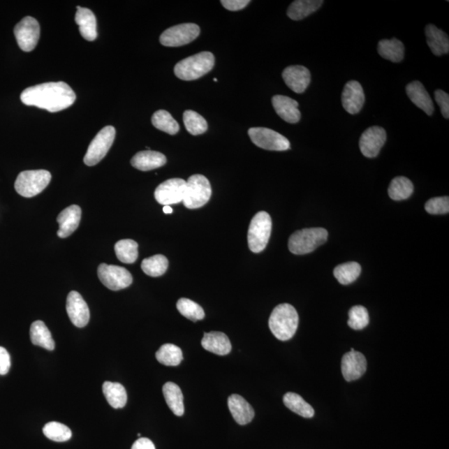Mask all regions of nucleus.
I'll return each instance as SVG.
<instances>
[{
  "mask_svg": "<svg viewBox=\"0 0 449 449\" xmlns=\"http://www.w3.org/2000/svg\"><path fill=\"white\" fill-rule=\"evenodd\" d=\"M20 99L25 105L57 112L72 106L76 94L66 82H50L24 89Z\"/></svg>",
  "mask_w": 449,
  "mask_h": 449,
  "instance_id": "obj_1",
  "label": "nucleus"
},
{
  "mask_svg": "<svg viewBox=\"0 0 449 449\" xmlns=\"http://www.w3.org/2000/svg\"><path fill=\"white\" fill-rule=\"evenodd\" d=\"M299 325V316L290 304H281L273 309L269 319V327L279 341H289L294 337Z\"/></svg>",
  "mask_w": 449,
  "mask_h": 449,
  "instance_id": "obj_2",
  "label": "nucleus"
},
{
  "mask_svg": "<svg viewBox=\"0 0 449 449\" xmlns=\"http://www.w3.org/2000/svg\"><path fill=\"white\" fill-rule=\"evenodd\" d=\"M214 64V55L211 52H202L178 62L174 73L182 80L193 81L210 72Z\"/></svg>",
  "mask_w": 449,
  "mask_h": 449,
  "instance_id": "obj_3",
  "label": "nucleus"
},
{
  "mask_svg": "<svg viewBox=\"0 0 449 449\" xmlns=\"http://www.w3.org/2000/svg\"><path fill=\"white\" fill-rule=\"evenodd\" d=\"M327 239L328 232L324 228L303 229L290 235L288 246L295 255H306L323 245Z\"/></svg>",
  "mask_w": 449,
  "mask_h": 449,
  "instance_id": "obj_4",
  "label": "nucleus"
},
{
  "mask_svg": "<svg viewBox=\"0 0 449 449\" xmlns=\"http://www.w3.org/2000/svg\"><path fill=\"white\" fill-rule=\"evenodd\" d=\"M51 179V173L46 170H30L19 174L15 189L22 197L34 198L49 186Z\"/></svg>",
  "mask_w": 449,
  "mask_h": 449,
  "instance_id": "obj_5",
  "label": "nucleus"
},
{
  "mask_svg": "<svg viewBox=\"0 0 449 449\" xmlns=\"http://www.w3.org/2000/svg\"><path fill=\"white\" fill-rule=\"evenodd\" d=\"M272 221L267 212H260L252 218L247 240L250 250L254 253L263 251L272 234Z\"/></svg>",
  "mask_w": 449,
  "mask_h": 449,
  "instance_id": "obj_6",
  "label": "nucleus"
},
{
  "mask_svg": "<svg viewBox=\"0 0 449 449\" xmlns=\"http://www.w3.org/2000/svg\"><path fill=\"white\" fill-rule=\"evenodd\" d=\"M212 194L210 182L203 175H193L186 182L183 204L186 208L203 207L210 200Z\"/></svg>",
  "mask_w": 449,
  "mask_h": 449,
  "instance_id": "obj_7",
  "label": "nucleus"
},
{
  "mask_svg": "<svg viewBox=\"0 0 449 449\" xmlns=\"http://www.w3.org/2000/svg\"><path fill=\"white\" fill-rule=\"evenodd\" d=\"M116 136V130L112 126H107L96 135L87 151L84 162L87 165L93 167L105 158L112 146Z\"/></svg>",
  "mask_w": 449,
  "mask_h": 449,
  "instance_id": "obj_8",
  "label": "nucleus"
},
{
  "mask_svg": "<svg viewBox=\"0 0 449 449\" xmlns=\"http://www.w3.org/2000/svg\"><path fill=\"white\" fill-rule=\"evenodd\" d=\"M248 134L256 146L268 151H287L290 143L283 135L267 128H252Z\"/></svg>",
  "mask_w": 449,
  "mask_h": 449,
  "instance_id": "obj_9",
  "label": "nucleus"
},
{
  "mask_svg": "<svg viewBox=\"0 0 449 449\" xmlns=\"http://www.w3.org/2000/svg\"><path fill=\"white\" fill-rule=\"evenodd\" d=\"M98 274L100 281L111 290L125 289L133 283V277L128 270L117 265L103 263L98 267Z\"/></svg>",
  "mask_w": 449,
  "mask_h": 449,
  "instance_id": "obj_10",
  "label": "nucleus"
},
{
  "mask_svg": "<svg viewBox=\"0 0 449 449\" xmlns=\"http://www.w3.org/2000/svg\"><path fill=\"white\" fill-rule=\"evenodd\" d=\"M200 31L199 26L195 24H178L165 30L160 37V43L167 47L189 45L199 36Z\"/></svg>",
  "mask_w": 449,
  "mask_h": 449,
  "instance_id": "obj_11",
  "label": "nucleus"
},
{
  "mask_svg": "<svg viewBox=\"0 0 449 449\" xmlns=\"http://www.w3.org/2000/svg\"><path fill=\"white\" fill-rule=\"evenodd\" d=\"M14 33L21 50L31 52L41 37V26L33 17L27 16L15 25Z\"/></svg>",
  "mask_w": 449,
  "mask_h": 449,
  "instance_id": "obj_12",
  "label": "nucleus"
},
{
  "mask_svg": "<svg viewBox=\"0 0 449 449\" xmlns=\"http://www.w3.org/2000/svg\"><path fill=\"white\" fill-rule=\"evenodd\" d=\"M186 182L181 178H172L160 184L155 190L154 197L161 205L170 206L183 202Z\"/></svg>",
  "mask_w": 449,
  "mask_h": 449,
  "instance_id": "obj_13",
  "label": "nucleus"
},
{
  "mask_svg": "<svg viewBox=\"0 0 449 449\" xmlns=\"http://www.w3.org/2000/svg\"><path fill=\"white\" fill-rule=\"evenodd\" d=\"M387 140L385 130L374 126L366 129L360 139V149L366 158L374 159L381 152Z\"/></svg>",
  "mask_w": 449,
  "mask_h": 449,
  "instance_id": "obj_14",
  "label": "nucleus"
},
{
  "mask_svg": "<svg viewBox=\"0 0 449 449\" xmlns=\"http://www.w3.org/2000/svg\"><path fill=\"white\" fill-rule=\"evenodd\" d=\"M367 369V360L362 353L351 348L343 356L341 370L346 381H355L364 376Z\"/></svg>",
  "mask_w": 449,
  "mask_h": 449,
  "instance_id": "obj_15",
  "label": "nucleus"
},
{
  "mask_svg": "<svg viewBox=\"0 0 449 449\" xmlns=\"http://www.w3.org/2000/svg\"><path fill=\"white\" fill-rule=\"evenodd\" d=\"M66 309L69 319L78 328H82V327L89 324L90 319L89 308L78 292L71 291L68 294Z\"/></svg>",
  "mask_w": 449,
  "mask_h": 449,
  "instance_id": "obj_16",
  "label": "nucleus"
},
{
  "mask_svg": "<svg viewBox=\"0 0 449 449\" xmlns=\"http://www.w3.org/2000/svg\"><path fill=\"white\" fill-rule=\"evenodd\" d=\"M342 104L350 115H357L363 108L365 102L364 89L357 81L348 82L342 93Z\"/></svg>",
  "mask_w": 449,
  "mask_h": 449,
  "instance_id": "obj_17",
  "label": "nucleus"
},
{
  "mask_svg": "<svg viewBox=\"0 0 449 449\" xmlns=\"http://www.w3.org/2000/svg\"><path fill=\"white\" fill-rule=\"evenodd\" d=\"M286 84L296 94H302L311 84V75L309 69L300 65L287 67L282 73Z\"/></svg>",
  "mask_w": 449,
  "mask_h": 449,
  "instance_id": "obj_18",
  "label": "nucleus"
},
{
  "mask_svg": "<svg viewBox=\"0 0 449 449\" xmlns=\"http://www.w3.org/2000/svg\"><path fill=\"white\" fill-rule=\"evenodd\" d=\"M272 105L278 116L288 124H297L302 117V113L298 109V102L286 96H274Z\"/></svg>",
  "mask_w": 449,
  "mask_h": 449,
  "instance_id": "obj_19",
  "label": "nucleus"
},
{
  "mask_svg": "<svg viewBox=\"0 0 449 449\" xmlns=\"http://www.w3.org/2000/svg\"><path fill=\"white\" fill-rule=\"evenodd\" d=\"M82 210L77 205L64 209L61 212L57 221L59 222V229L58 235L60 238H67L72 235L80 226Z\"/></svg>",
  "mask_w": 449,
  "mask_h": 449,
  "instance_id": "obj_20",
  "label": "nucleus"
},
{
  "mask_svg": "<svg viewBox=\"0 0 449 449\" xmlns=\"http://www.w3.org/2000/svg\"><path fill=\"white\" fill-rule=\"evenodd\" d=\"M228 407L234 420L240 425L249 424L254 418V409L241 395H230L228 398Z\"/></svg>",
  "mask_w": 449,
  "mask_h": 449,
  "instance_id": "obj_21",
  "label": "nucleus"
},
{
  "mask_svg": "<svg viewBox=\"0 0 449 449\" xmlns=\"http://www.w3.org/2000/svg\"><path fill=\"white\" fill-rule=\"evenodd\" d=\"M167 163V158L161 152L155 151H142L138 152L131 160L133 167L142 172L152 171L163 167Z\"/></svg>",
  "mask_w": 449,
  "mask_h": 449,
  "instance_id": "obj_22",
  "label": "nucleus"
},
{
  "mask_svg": "<svg viewBox=\"0 0 449 449\" xmlns=\"http://www.w3.org/2000/svg\"><path fill=\"white\" fill-rule=\"evenodd\" d=\"M202 346L205 350L217 355H228L233 348L228 335L219 331L205 333Z\"/></svg>",
  "mask_w": 449,
  "mask_h": 449,
  "instance_id": "obj_23",
  "label": "nucleus"
},
{
  "mask_svg": "<svg viewBox=\"0 0 449 449\" xmlns=\"http://www.w3.org/2000/svg\"><path fill=\"white\" fill-rule=\"evenodd\" d=\"M406 93L412 103L431 116L434 111L433 101L425 86L420 82L413 81L406 86Z\"/></svg>",
  "mask_w": 449,
  "mask_h": 449,
  "instance_id": "obj_24",
  "label": "nucleus"
},
{
  "mask_svg": "<svg viewBox=\"0 0 449 449\" xmlns=\"http://www.w3.org/2000/svg\"><path fill=\"white\" fill-rule=\"evenodd\" d=\"M75 21L82 38L88 41H94L98 37L97 20L89 8L77 7Z\"/></svg>",
  "mask_w": 449,
  "mask_h": 449,
  "instance_id": "obj_25",
  "label": "nucleus"
},
{
  "mask_svg": "<svg viewBox=\"0 0 449 449\" xmlns=\"http://www.w3.org/2000/svg\"><path fill=\"white\" fill-rule=\"evenodd\" d=\"M425 36L427 43L434 55L439 57L449 53V38L443 30L434 24H429L425 28Z\"/></svg>",
  "mask_w": 449,
  "mask_h": 449,
  "instance_id": "obj_26",
  "label": "nucleus"
},
{
  "mask_svg": "<svg viewBox=\"0 0 449 449\" xmlns=\"http://www.w3.org/2000/svg\"><path fill=\"white\" fill-rule=\"evenodd\" d=\"M322 0H296L288 8L287 15L292 20H302L321 7Z\"/></svg>",
  "mask_w": 449,
  "mask_h": 449,
  "instance_id": "obj_27",
  "label": "nucleus"
},
{
  "mask_svg": "<svg viewBox=\"0 0 449 449\" xmlns=\"http://www.w3.org/2000/svg\"><path fill=\"white\" fill-rule=\"evenodd\" d=\"M404 43L395 38L383 39L378 42V54L383 59L390 60L393 63H399L404 59Z\"/></svg>",
  "mask_w": 449,
  "mask_h": 449,
  "instance_id": "obj_28",
  "label": "nucleus"
},
{
  "mask_svg": "<svg viewBox=\"0 0 449 449\" xmlns=\"http://www.w3.org/2000/svg\"><path fill=\"white\" fill-rule=\"evenodd\" d=\"M30 339L34 346H41L47 351H54L55 343L49 329L41 321H34L30 327Z\"/></svg>",
  "mask_w": 449,
  "mask_h": 449,
  "instance_id": "obj_29",
  "label": "nucleus"
},
{
  "mask_svg": "<svg viewBox=\"0 0 449 449\" xmlns=\"http://www.w3.org/2000/svg\"><path fill=\"white\" fill-rule=\"evenodd\" d=\"M163 392L165 402L172 412L177 416H182L185 408L180 387L172 382H168L163 385Z\"/></svg>",
  "mask_w": 449,
  "mask_h": 449,
  "instance_id": "obj_30",
  "label": "nucleus"
},
{
  "mask_svg": "<svg viewBox=\"0 0 449 449\" xmlns=\"http://www.w3.org/2000/svg\"><path fill=\"white\" fill-rule=\"evenodd\" d=\"M103 392L108 403L115 408L125 407L128 395L124 385L119 383L106 381L103 385Z\"/></svg>",
  "mask_w": 449,
  "mask_h": 449,
  "instance_id": "obj_31",
  "label": "nucleus"
},
{
  "mask_svg": "<svg viewBox=\"0 0 449 449\" xmlns=\"http://www.w3.org/2000/svg\"><path fill=\"white\" fill-rule=\"evenodd\" d=\"M283 401L288 408L290 409L292 412L299 414L300 416L311 418L315 415V411L311 405L306 402L302 397L297 394L290 392V393L285 395Z\"/></svg>",
  "mask_w": 449,
  "mask_h": 449,
  "instance_id": "obj_32",
  "label": "nucleus"
},
{
  "mask_svg": "<svg viewBox=\"0 0 449 449\" xmlns=\"http://www.w3.org/2000/svg\"><path fill=\"white\" fill-rule=\"evenodd\" d=\"M116 256L121 263L133 264L138 257V244L133 240H121L115 244Z\"/></svg>",
  "mask_w": 449,
  "mask_h": 449,
  "instance_id": "obj_33",
  "label": "nucleus"
},
{
  "mask_svg": "<svg viewBox=\"0 0 449 449\" xmlns=\"http://www.w3.org/2000/svg\"><path fill=\"white\" fill-rule=\"evenodd\" d=\"M156 358L165 366H177L183 360L181 348L175 344H165L156 353Z\"/></svg>",
  "mask_w": 449,
  "mask_h": 449,
  "instance_id": "obj_34",
  "label": "nucleus"
},
{
  "mask_svg": "<svg viewBox=\"0 0 449 449\" xmlns=\"http://www.w3.org/2000/svg\"><path fill=\"white\" fill-rule=\"evenodd\" d=\"M413 193V183L407 177H397L390 182L389 187V196L392 200H406L408 198H411Z\"/></svg>",
  "mask_w": 449,
  "mask_h": 449,
  "instance_id": "obj_35",
  "label": "nucleus"
},
{
  "mask_svg": "<svg viewBox=\"0 0 449 449\" xmlns=\"http://www.w3.org/2000/svg\"><path fill=\"white\" fill-rule=\"evenodd\" d=\"M143 272L152 277L163 276L168 268V260L163 255H156L144 259L141 265Z\"/></svg>",
  "mask_w": 449,
  "mask_h": 449,
  "instance_id": "obj_36",
  "label": "nucleus"
},
{
  "mask_svg": "<svg viewBox=\"0 0 449 449\" xmlns=\"http://www.w3.org/2000/svg\"><path fill=\"white\" fill-rule=\"evenodd\" d=\"M152 124L160 131L170 135H175L179 132L180 126L168 111H156L152 117Z\"/></svg>",
  "mask_w": 449,
  "mask_h": 449,
  "instance_id": "obj_37",
  "label": "nucleus"
},
{
  "mask_svg": "<svg viewBox=\"0 0 449 449\" xmlns=\"http://www.w3.org/2000/svg\"><path fill=\"white\" fill-rule=\"evenodd\" d=\"M361 273V267L357 263H348L338 265L334 270V276L341 285H350L355 281Z\"/></svg>",
  "mask_w": 449,
  "mask_h": 449,
  "instance_id": "obj_38",
  "label": "nucleus"
},
{
  "mask_svg": "<svg viewBox=\"0 0 449 449\" xmlns=\"http://www.w3.org/2000/svg\"><path fill=\"white\" fill-rule=\"evenodd\" d=\"M183 122L187 132L198 136L207 132L208 125L206 119L197 112L193 110H186L183 113Z\"/></svg>",
  "mask_w": 449,
  "mask_h": 449,
  "instance_id": "obj_39",
  "label": "nucleus"
},
{
  "mask_svg": "<svg viewBox=\"0 0 449 449\" xmlns=\"http://www.w3.org/2000/svg\"><path fill=\"white\" fill-rule=\"evenodd\" d=\"M177 308L182 315L193 322L202 321L205 318L204 309L193 300L182 298L177 303Z\"/></svg>",
  "mask_w": 449,
  "mask_h": 449,
  "instance_id": "obj_40",
  "label": "nucleus"
},
{
  "mask_svg": "<svg viewBox=\"0 0 449 449\" xmlns=\"http://www.w3.org/2000/svg\"><path fill=\"white\" fill-rule=\"evenodd\" d=\"M43 434L55 442H66L72 438V431L59 422H50L43 427Z\"/></svg>",
  "mask_w": 449,
  "mask_h": 449,
  "instance_id": "obj_41",
  "label": "nucleus"
},
{
  "mask_svg": "<svg viewBox=\"0 0 449 449\" xmlns=\"http://www.w3.org/2000/svg\"><path fill=\"white\" fill-rule=\"evenodd\" d=\"M369 323V316L367 309L362 306H355L348 311V325L351 329L361 330Z\"/></svg>",
  "mask_w": 449,
  "mask_h": 449,
  "instance_id": "obj_42",
  "label": "nucleus"
},
{
  "mask_svg": "<svg viewBox=\"0 0 449 449\" xmlns=\"http://www.w3.org/2000/svg\"><path fill=\"white\" fill-rule=\"evenodd\" d=\"M425 210L432 215H443L449 212L448 197L435 198L425 204Z\"/></svg>",
  "mask_w": 449,
  "mask_h": 449,
  "instance_id": "obj_43",
  "label": "nucleus"
},
{
  "mask_svg": "<svg viewBox=\"0 0 449 449\" xmlns=\"http://www.w3.org/2000/svg\"><path fill=\"white\" fill-rule=\"evenodd\" d=\"M436 102L441 108L444 119H449V95L441 89L436 90L434 93Z\"/></svg>",
  "mask_w": 449,
  "mask_h": 449,
  "instance_id": "obj_44",
  "label": "nucleus"
},
{
  "mask_svg": "<svg viewBox=\"0 0 449 449\" xmlns=\"http://www.w3.org/2000/svg\"><path fill=\"white\" fill-rule=\"evenodd\" d=\"M10 367V355L6 348L0 346V376H6Z\"/></svg>",
  "mask_w": 449,
  "mask_h": 449,
  "instance_id": "obj_45",
  "label": "nucleus"
},
{
  "mask_svg": "<svg viewBox=\"0 0 449 449\" xmlns=\"http://www.w3.org/2000/svg\"><path fill=\"white\" fill-rule=\"evenodd\" d=\"M222 6L230 11H238L243 10L251 3L249 0H222Z\"/></svg>",
  "mask_w": 449,
  "mask_h": 449,
  "instance_id": "obj_46",
  "label": "nucleus"
},
{
  "mask_svg": "<svg viewBox=\"0 0 449 449\" xmlns=\"http://www.w3.org/2000/svg\"><path fill=\"white\" fill-rule=\"evenodd\" d=\"M131 449H156L154 443L147 438H140L133 443Z\"/></svg>",
  "mask_w": 449,
  "mask_h": 449,
  "instance_id": "obj_47",
  "label": "nucleus"
},
{
  "mask_svg": "<svg viewBox=\"0 0 449 449\" xmlns=\"http://www.w3.org/2000/svg\"><path fill=\"white\" fill-rule=\"evenodd\" d=\"M163 212L165 214H172L173 212L172 208L170 206H164Z\"/></svg>",
  "mask_w": 449,
  "mask_h": 449,
  "instance_id": "obj_48",
  "label": "nucleus"
},
{
  "mask_svg": "<svg viewBox=\"0 0 449 449\" xmlns=\"http://www.w3.org/2000/svg\"><path fill=\"white\" fill-rule=\"evenodd\" d=\"M138 436L139 438H141V434H138Z\"/></svg>",
  "mask_w": 449,
  "mask_h": 449,
  "instance_id": "obj_49",
  "label": "nucleus"
}]
</instances>
